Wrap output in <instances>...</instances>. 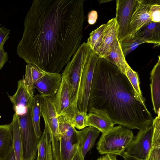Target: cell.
I'll list each match as a JSON object with an SVG mask.
<instances>
[{
	"mask_svg": "<svg viewBox=\"0 0 160 160\" xmlns=\"http://www.w3.org/2000/svg\"><path fill=\"white\" fill-rule=\"evenodd\" d=\"M84 0H34L24 20L18 56L47 72L59 73L81 44Z\"/></svg>",
	"mask_w": 160,
	"mask_h": 160,
	"instance_id": "obj_1",
	"label": "cell"
},
{
	"mask_svg": "<svg viewBox=\"0 0 160 160\" xmlns=\"http://www.w3.org/2000/svg\"><path fill=\"white\" fill-rule=\"evenodd\" d=\"M92 108L103 111L114 124L128 129L144 130L154 119L145 104L135 98L126 76L103 58L94 70L87 111Z\"/></svg>",
	"mask_w": 160,
	"mask_h": 160,
	"instance_id": "obj_2",
	"label": "cell"
},
{
	"mask_svg": "<svg viewBox=\"0 0 160 160\" xmlns=\"http://www.w3.org/2000/svg\"><path fill=\"white\" fill-rule=\"evenodd\" d=\"M91 51V48L87 43L81 44L62 74L67 79L69 86L70 102L77 111L79 110L77 103L81 78Z\"/></svg>",
	"mask_w": 160,
	"mask_h": 160,
	"instance_id": "obj_3",
	"label": "cell"
},
{
	"mask_svg": "<svg viewBox=\"0 0 160 160\" xmlns=\"http://www.w3.org/2000/svg\"><path fill=\"white\" fill-rule=\"evenodd\" d=\"M134 136L133 132L128 129L120 125L114 127L102 133L97 143V149L101 154L120 156Z\"/></svg>",
	"mask_w": 160,
	"mask_h": 160,
	"instance_id": "obj_4",
	"label": "cell"
},
{
	"mask_svg": "<svg viewBox=\"0 0 160 160\" xmlns=\"http://www.w3.org/2000/svg\"><path fill=\"white\" fill-rule=\"evenodd\" d=\"M21 138L23 160H36L40 138L36 134L30 105L24 114L18 115Z\"/></svg>",
	"mask_w": 160,
	"mask_h": 160,
	"instance_id": "obj_5",
	"label": "cell"
},
{
	"mask_svg": "<svg viewBox=\"0 0 160 160\" xmlns=\"http://www.w3.org/2000/svg\"><path fill=\"white\" fill-rule=\"evenodd\" d=\"M43 98L41 116L50 137L53 160H60L58 121L56 112L52 98L47 97Z\"/></svg>",
	"mask_w": 160,
	"mask_h": 160,
	"instance_id": "obj_6",
	"label": "cell"
},
{
	"mask_svg": "<svg viewBox=\"0 0 160 160\" xmlns=\"http://www.w3.org/2000/svg\"><path fill=\"white\" fill-rule=\"evenodd\" d=\"M91 51L85 65L79 88L77 106L79 111L87 113L88 106L95 68L100 58Z\"/></svg>",
	"mask_w": 160,
	"mask_h": 160,
	"instance_id": "obj_7",
	"label": "cell"
},
{
	"mask_svg": "<svg viewBox=\"0 0 160 160\" xmlns=\"http://www.w3.org/2000/svg\"><path fill=\"white\" fill-rule=\"evenodd\" d=\"M139 2V0L116 1L115 18L118 25V39L120 43L128 36L132 18Z\"/></svg>",
	"mask_w": 160,
	"mask_h": 160,
	"instance_id": "obj_8",
	"label": "cell"
},
{
	"mask_svg": "<svg viewBox=\"0 0 160 160\" xmlns=\"http://www.w3.org/2000/svg\"><path fill=\"white\" fill-rule=\"evenodd\" d=\"M75 128L69 124L59 128L60 160H71L79 148Z\"/></svg>",
	"mask_w": 160,
	"mask_h": 160,
	"instance_id": "obj_9",
	"label": "cell"
},
{
	"mask_svg": "<svg viewBox=\"0 0 160 160\" xmlns=\"http://www.w3.org/2000/svg\"><path fill=\"white\" fill-rule=\"evenodd\" d=\"M153 130L152 124L144 130L139 131L128 145L125 152L138 158L145 160L151 147Z\"/></svg>",
	"mask_w": 160,
	"mask_h": 160,
	"instance_id": "obj_10",
	"label": "cell"
},
{
	"mask_svg": "<svg viewBox=\"0 0 160 160\" xmlns=\"http://www.w3.org/2000/svg\"><path fill=\"white\" fill-rule=\"evenodd\" d=\"M62 76L60 87L54 98L53 103L57 116H64L70 121L78 111L72 107L70 100L69 86L67 78Z\"/></svg>",
	"mask_w": 160,
	"mask_h": 160,
	"instance_id": "obj_11",
	"label": "cell"
},
{
	"mask_svg": "<svg viewBox=\"0 0 160 160\" xmlns=\"http://www.w3.org/2000/svg\"><path fill=\"white\" fill-rule=\"evenodd\" d=\"M139 0V3L132 18L128 37H133L141 27L152 21L149 15L150 6L160 2L159 0Z\"/></svg>",
	"mask_w": 160,
	"mask_h": 160,
	"instance_id": "obj_12",
	"label": "cell"
},
{
	"mask_svg": "<svg viewBox=\"0 0 160 160\" xmlns=\"http://www.w3.org/2000/svg\"><path fill=\"white\" fill-rule=\"evenodd\" d=\"M62 80V74L46 72L44 76L34 83L33 88L37 89L42 96L53 98L60 87Z\"/></svg>",
	"mask_w": 160,
	"mask_h": 160,
	"instance_id": "obj_13",
	"label": "cell"
},
{
	"mask_svg": "<svg viewBox=\"0 0 160 160\" xmlns=\"http://www.w3.org/2000/svg\"><path fill=\"white\" fill-rule=\"evenodd\" d=\"M8 96L12 103L15 113L20 115L26 112L34 96L33 92L30 90L22 79L18 81L17 89L15 94Z\"/></svg>",
	"mask_w": 160,
	"mask_h": 160,
	"instance_id": "obj_14",
	"label": "cell"
},
{
	"mask_svg": "<svg viewBox=\"0 0 160 160\" xmlns=\"http://www.w3.org/2000/svg\"><path fill=\"white\" fill-rule=\"evenodd\" d=\"M107 23L102 43L95 52L103 58L108 54L111 45L118 36V25L115 18L109 20Z\"/></svg>",
	"mask_w": 160,
	"mask_h": 160,
	"instance_id": "obj_15",
	"label": "cell"
},
{
	"mask_svg": "<svg viewBox=\"0 0 160 160\" xmlns=\"http://www.w3.org/2000/svg\"><path fill=\"white\" fill-rule=\"evenodd\" d=\"M100 132L98 129L92 126L85 127L80 131L76 130L79 147L84 158L94 146Z\"/></svg>",
	"mask_w": 160,
	"mask_h": 160,
	"instance_id": "obj_16",
	"label": "cell"
},
{
	"mask_svg": "<svg viewBox=\"0 0 160 160\" xmlns=\"http://www.w3.org/2000/svg\"><path fill=\"white\" fill-rule=\"evenodd\" d=\"M87 115V126H92L98 129L102 133L114 127L115 124L103 111L92 108Z\"/></svg>",
	"mask_w": 160,
	"mask_h": 160,
	"instance_id": "obj_17",
	"label": "cell"
},
{
	"mask_svg": "<svg viewBox=\"0 0 160 160\" xmlns=\"http://www.w3.org/2000/svg\"><path fill=\"white\" fill-rule=\"evenodd\" d=\"M133 37L143 40L147 43L160 45V22L152 21L139 28Z\"/></svg>",
	"mask_w": 160,
	"mask_h": 160,
	"instance_id": "obj_18",
	"label": "cell"
},
{
	"mask_svg": "<svg viewBox=\"0 0 160 160\" xmlns=\"http://www.w3.org/2000/svg\"><path fill=\"white\" fill-rule=\"evenodd\" d=\"M151 99L155 113L160 111V57L150 73Z\"/></svg>",
	"mask_w": 160,
	"mask_h": 160,
	"instance_id": "obj_19",
	"label": "cell"
},
{
	"mask_svg": "<svg viewBox=\"0 0 160 160\" xmlns=\"http://www.w3.org/2000/svg\"><path fill=\"white\" fill-rule=\"evenodd\" d=\"M104 58L116 66L121 72L125 75V69L128 63L118 38L114 41L108 54Z\"/></svg>",
	"mask_w": 160,
	"mask_h": 160,
	"instance_id": "obj_20",
	"label": "cell"
},
{
	"mask_svg": "<svg viewBox=\"0 0 160 160\" xmlns=\"http://www.w3.org/2000/svg\"><path fill=\"white\" fill-rule=\"evenodd\" d=\"M37 151L38 160H54L51 139L46 127L40 137Z\"/></svg>",
	"mask_w": 160,
	"mask_h": 160,
	"instance_id": "obj_21",
	"label": "cell"
},
{
	"mask_svg": "<svg viewBox=\"0 0 160 160\" xmlns=\"http://www.w3.org/2000/svg\"><path fill=\"white\" fill-rule=\"evenodd\" d=\"M12 147V136L10 124L0 125V160H3Z\"/></svg>",
	"mask_w": 160,
	"mask_h": 160,
	"instance_id": "obj_22",
	"label": "cell"
},
{
	"mask_svg": "<svg viewBox=\"0 0 160 160\" xmlns=\"http://www.w3.org/2000/svg\"><path fill=\"white\" fill-rule=\"evenodd\" d=\"M10 125L12 136V146L16 160H23L22 143L18 117L15 113Z\"/></svg>",
	"mask_w": 160,
	"mask_h": 160,
	"instance_id": "obj_23",
	"label": "cell"
},
{
	"mask_svg": "<svg viewBox=\"0 0 160 160\" xmlns=\"http://www.w3.org/2000/svg\"><path fill=\"white\" fill-rule=\"evenodd\" d=\"M43 97L37 94L33 98L30 104L32 118L35 131L37 137L40 138L42 135L40 126V121L41 116V108Z\"/></svg>",
	"mask_w": 160,
	"mask_h": 160,
	"instance_id": "obj_24",
	"label": "cell"
},
{
	"mask_svg": "<svg viewBox=\"0 0 160 160\" xmlns=\"http://www.w3.org/2000/svg\"><path fill=\"white\" fill-rule=\"evenodd\" d=\"M46 72L36 66L28 64L26 67L24 78L23 79L25 84L31 92H33V84L37 80L44 76Z\"/></svg>",
	"mask_w": 160,
	"mask_h": 160,
	"instance_id": "obj_25",
	"label": "cell"
},
{
	"mask_svg": "<svg viewBox=\"0 0 160 160\" xmlns=\"http://www.w3.org/2000/svg\"><path fill=\"white\" fill-rule=\"evenodd\" d=\"M125 75L133 88L135 98L142 104H145V98L143 97L140 88L138 73L133 70L128 64L125 69Z\"/></svg>",
	"mask_w": 160,
	"mask_h": 160,
	"instance_id": "obj_26",
	"label": "cell"
},
{
	"mask_svg": "<svg viewBox=\"0 0 160 160\" xmlns=\"http://www.w3.org/2000/svg\"><path fill=\"white\" fill-rule=\"evenodd\" d=\"M107 25V23L102 24L90 33L86 43L91 48V51L95 52L101 45Z\"/></svg>",
	"mask_w": 160,
	"mask_h": 160,
	"instance_id": "obj_27",
	"label": "cell"
},
{
	"mask_svg": "<svg viewBox=\"0 0 160 160\" xmlns=\"http://www.w3.org/2000/svg\"><path fill=\"white\" fill-rule=\"evenodd\" d=\"M146 42L133 37H127L120 43L123 55L125 58L131 52Z\"/></svg>",
	"mask_w": 160,
	"mask_h": 160,
	"instance_id": "obj_28",
	"label": "cell"
},
{
	"mask_svg": "<svg viewBox=\"0 0 160 160\" xmlns=\"http://www.w3.org/2000/svg\"><path fill=\"white\" fill-rule=\"evenodd\" d=\"M87 113L79 110L74 114L70 121L72 125L79 130L87 127Z\"/></svg>",
	"mask_w": 160,
	"mask_h": 160,
	"instance_id": "obj_29",
	"label": "cell"
},
{
	"mask_svg": "<svg viewBox=\"0 0 160 160\" xmlns=\"http://www.w3.org/2000/svg\"><path fill=\"white\" fill-rule=\"evenodd\" d=\"M157 114L152 124L153 130L151 146L160 144V111Z\"/></svg>",
	"mask_w": 160,
	"mask_h": 160,
	"instance_id": "obj_30",
	"label": "cell"
},
{
	"mask_svg": "<svg viewBox=\"0 0 160 160\" xmlns=\"http://www.w3.org/2000/svg\"><path fill=\"white\" fill-rule=\"evenodd\" d=\"M149 15L152 21L160 22V4H155L150 6Z\"/></svg>",
	"mask_w": 160,
	"mask_h": 160,
	"instance_id": "obj_31",
	"label": "cell"
},
{
	"mask_svg": "<svg viewBox=\"0 0 160 160\" xmlns=\"http://www.w3.org/2000/svg\"><path fill=\"white\" fill-rule=\"evenodd\" d=\"M145 160H160V144L151 146Z\"/></svg>",
	"mask_w": 160,
	"mask_h": 160,
	"instance_id": "obj_32",
	"label": "cell"
},
{
	"mask_svg": "<svg viewBox=\"0 0 160 160\" xmlns=\"http://www.w3.org/2000/svg\"><path fill=\"white\" fill-rule=\"evenodd\" d=\"M10 30L0 24V50L3 48L6 41L9 38Z\"/></svg>",
	"mask_w": 160,
	"mask_h": 160,
	"instance_id": "obj_33",
	"label": "cell"
},
{
	"mask_svg": "<svg viewBox=\"0 0 160 160\" xmlns=\"http://www.w3.org/2000/svg\"><path fill=\"white\" fill-rule=\"evenodd\" d=\"M98 17L97 12L94 10L90 11L88 15V22L91 25L94 24L96 22Z\"/></svg>",
	"mask_w": 160,
	"mask_h": 160,
	"instance_id": "obj_34",
	"label": "cell"
},
{
	"mask_svg": "<svg viewBox=\"0 0 160 160\" xmlns=\"http://www.w3.org/2000/svg\"><path fill=\"white\" fill-rule=\"evenodd\" d=\"M8 53L4 50L3 48L0 50V70L8 61Z\"/></svg>",
	"mask_w": 160,
	"mask_h": 160,
	"instance_id": "obj_35",
	"label": "cell"
},
{
	"mask_svg": "<svg viewBox=\"0 0 160 160\" xmlns=\"http://www.w3.org/2000/svg\"><path fill=\"white\" fill-rule=\"evenodd\" d=\"M117 155L112 154H106L98 158L97 160H117Z\"/></svg>",
	"mask_w": 160,
	"mask_h": 160,
	"instance_id": "obj_36",
	"label": "cell"
},
{
	"mask_svg": "<svg viewBox=\"0 0 160 160\" xmlns=\"http://www.w3.org/2000/svg\"><path fill=\"white\" fill-rule=\"evenodd\" d=\"M3 160H16L13 146L9 150Z\"/></svg>",
	"mask_w": 160,
	"mask_h": 160,
	"instance_id": "obj_37",
	"label": "cell"
},
{
	"mask_svg": "<svg viewBox=\"0 0 160 160\" xmlns=\"http://www.w3.org/2000/svg\"><path fill=\"white\" fill-rule=\"evenodd\" d=\"M124 160H144L139 159L124 152L121 155Z\"/></svg>",
	"mask_w": 160,
	"mask_h": 160,
	"instance_id": "obj_38",
	"label": "cell"
},
{
	"mask_svg": "<svg viewBox=\"0 0 160 160\" xmlns=\"http://www.w3.org/2000/svg\"><path fill=\"white\" fill-rule=\"evenodd\" d=\"M84 158L82 154L80 149L79 147L77 153L71 160H84Z\"/></svg>",
	"mask_w": 160,
	"mask_h": 160,
	"instance_id": "obj_39",
	"label": "cell"
},
{
	"mask_svg": "<svg viewBox=\"0 0 160 160\" xmlns=\"http://www.w3.org/2000/svg\"><path fill=\"white\" fill-rule=\"evenodd\" d=\"M36 160H38V159L37 158H36Z\"/></svg>",
	"mask_w": 160,
	"mask_h": 160,
	"instance_id": "obj_40",
	"label": "cell"
}]
</instances>
